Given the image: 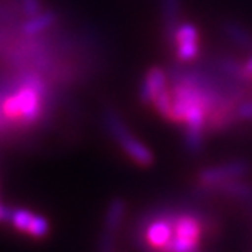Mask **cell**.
I'll return each instance as SVG.
<instances>
[{"mask_svg":"<svg viewBox=\"0 0 252 252\" xmlns=\"http://www.w3.org/2000/svg\"><path fill=\"white\" fill-rule=\"evenodd\" d=\"M51 98L48 79L33 69H20L0 84V108L12 129H28L43 122Z\"/></svg>","mask_w":252,"mask_h":252,"instance_id":"6da1fadb","label":"cell"},{"mask_svg":"<svg viewBox=\"0 0 252 252\" xmlns=\"http://www.w3.org/2000/svg\"><path fill=\"white\" fill-rule=\"evenodd\" d=\"M103 125L107 128L108 134L115 139L123 153L133 160L134 164L141 165V167H149L154 162V153L141 141L138 136L131 133L120 115L115 112L113 108H107L103 112Z\"/></svg>","mask_w":252,"mask_h":252,"instance_id":"7a4b0ae2","label":"cell"},{"mask_svg":"<svg viewBox=\"0 0 252 252\" xmlns=\"http://www.w3.org/2000/svg\"><path fill=\"white\" fill-rule=\"evenodd\" d=\"M7 223L15 231L23 233L30 236L32 239H38V241L48 238L49 231H51V224H49L46 216H41L27 208H17V206L10 208Z\"/></svg>","mask_w":252,"mask_h":252,"instance_id":"3957f363","label":"cell"},{"mask_svg":"<svg viewBox=\"0 0 252 252\" xmlns=\"http://www.w3.org/2000/svg\"><path fill=\"white\" fill-rule=\"evenodd\" d=\"M249 172V164L244 160H231L220 165H213L198 174V185L203 190H211L229 180L243 179Z\"/></svg>","mask_w":252,"mask_h":252,"instance_id":"277c9868","label":"cell"},{"mask_svg":"<svg viewBox=\"0 0 252 252\" xmlns=\"http://www.w3.org/2000/svg\"><path fill=\"white\" fill-rule=\"evenodd\" d=\"M170 46L174 48L175 58H177L179 63L187 64L195 61L200 54V32L196 25L190 22L180 23L175 30Z\"/></svg>","mask_w":252,"mask_h":252,"instance_id":"5b68a950","label":"cell"},{"mask_svg":"<svg viewBox=\"0 0 252 252\" xmlns=\"http://www.w3.org/2000/svg\"><path fill=\"white\" fill-rule=\"evenodd\" d=\"M169 87V75L164 69L151 67L146 72L139 87V100L144 105H153V102Z\"/></svg>","mask_w":252,"mask_h":252,"instance_id":"8992f818","label":"cell"},{"mask_svg":"<svg viewBox=\"0 0 252 252\" xmlns=\"http://www.w3.org/2000/svg\"><path fill=\"white\" fill-rule=\"evenodd\" d=\"M58 25V15L53 10H43L33 17L25 18L20 25V33L25 36H39V34H46L48 32Z\"/></svg>","mask_w":252,"mask_h":252,"instance_id":"52a82bcc","label":"cell"},{"mask_svg":"<svg viewBox=\"0 0 252 252\" xmlns=\"http://www.w3.org/2000/svg\"><path fill=\"white\" fill-rule=\"evenodd\" d=\"M160 17H162V28L167 43L174 39L175 30L182 22V0H160Z\"/></svg>","mask_w":252,"mask_h":252,"instance_id":"ba28073f","label":"cell"},{"mask_svg":"<svg viewBox=\"0 0 252 252\" xmlns=\"http://www.w3.org/2000/svg\"><path fill=\"white\" fill-rule=\"evenodd\" d=\"M125 215H126V203L122 198H113L108 203L107 211H105L103 216V226H102L103 233L118 234L125 221Z\"/></svg>","mask_w":252,"mask_h":252,"instance_id":"9c48e42d","label":"cell"},{"mask_svg":"<svg viewBox=\"0 0 252 252\" xmlns=\"http://www.w3.org/2000/svg\"><path fill=\"white\" fill-rule=\"evenodd\" d=\"M221 30H223L224 36L228 38V41L233 43L241 51H249V53L252 51V34L241 23L228 20V22L223 23Z\"/></svg>","mask_w":252,"mask_h":252,"instance_id":"30bf717a","label":"cell"},{"mask_svg":"<svg viewBox=\"0 0 252 252\" xmlns=\"http://www.w3.org/2000/svg\"><path fill=\"white\" fill-rule=\"evenodd\" d=\"M210 191H218L221 195L236 196V198H249V196H252V185L246 184L243 179H236L229 180L226 184H221L218 187L211 189Z\"/></svg>","mask_w":252,"mask_h":252,"instance_id":"8fae6325","label":"cell"},{"mask_svg":"<svg viewBox=\"0 0 252 252\" xmlns=\"http://www.w3.org/2000/svg\"><path fill=\"white\" fill-rule=\"evenodd\" d=\"M43 2L41 0H20V12L23 13L25 18L33 17L39 12H43Z\"/></svg>","mask_w":252,"mask_h":252,"instance_id":"7c38bea8","label":"cell"},{"mask_svg":"<svg viewBox=\"0 0 252 252\" xmlns=\"http://www.w3.org/2000/svg\"><path fill=\"white\" fill-rule=\"evenodd\" d=\"M117 236L112 233H103L100 234V243H98V252H117Z\"/></svg>","mask_w":252,"mask_h":252,"instance_id":"4fadbf2b","label":"cell"},{"mask_svg":"<svg viewBox=\"0 0 252 252\" xmlns=\"http://www.w3.org/2000/svg\"><path fill=\"white\" fill-rule=\"evenodd\" d=\"M236 117L239 120H249L252 122V100H248V102H243L236 110Z\"/></svg>","mask_w":252,"mask_h":252,"instance_id":"5bb4252c","label":"cell"},{"mask_svg":"<svg viewBox=\"0 0 252 252\" xmlns=\"http://www.w3.org/2000/svg\"><path fill=\"white\" fill-rule=\"evenodd\" d=\"M243 82L246 85L252 84V51L249 54V58L243 63Z\"/></svg>","mask_w":252,"mask_h":252,"instance_id":"9a60e30c","label":"cell"},{"mask_svg":"<svg viewBox=\"0 0 252 252\" xmlns=\"http://www.w3.org/2000/svg\"><path fill=\"white\" fill-rule=\"evenodd\" d=\"M8 211H10V208L3 203L2 198H0V223H7V220H8Z\"/></svg>","mask_w":252,"mask_h":252,"instance_id":"2e32d148","label":"cell"},{"mask_svg":"<svg viewBox=\"0 0 252 252\" xmlns=\"http://www.w3.org/2000/svg\"><path fill=\"white\" fill-rule=\"evenodd\" d=\"M10 129H12V126H10L7 120H5L3 113H2V108H0V134H3L5 131H10Z\"/></svg>","mask_w":252,"mask_h":252,"instance_id":"e0dca14e","label":"cell"}]
</instances>
